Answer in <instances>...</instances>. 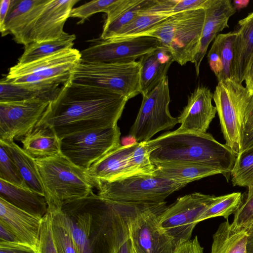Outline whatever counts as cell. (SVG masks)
I'll return each instance as SVG.
<instances>
[{
    "label": "cell",
    "mask_w": 253,
    "mask_h": 253,
    "mask_svg": "<svg viewBox=\"0 0 253 253\" xmlns=\"http://www.w3.org/2000/svg\"><path fill=\"white\" fill-rule=\"evenodd\" d=\"M128 100L107 89L70 79L61 86L38 125L48 126L60 140L77 133L114 127Z\"/></svg>",
    "instance_id": "1"
},
{
    "label": "cell",
    "mask_w": 253,
    "mask_h": 253,
    "mask_svg": "<svg viewBox=\"0 0 253 253\" xmlns=\"http://www.w3.org/2000/svg\"><path fill=\"white\" fill-rule=\"evenodd\" d=\"M152 163L155 166L195 164L223 170L227 180L237 155L210 133L177 129L163 133L146 142Z\"/></svg>",
    "instance_id": "2"
},
{
    "label": "cell",
    "mask_w": 253,
    "mask_h": 253,
    "mask_svg": "<svg viewBox=\"0 0 253 253\" xmlns=\"http://www.w3.org/2000/svg\"><path fill=\"white\" fill-rule=\"evenodd\" d=\"M114 205L92 193L63 206L78 253H114Z\"/></svg>",
    "instance_id": "3"
},
{
    "label": "cell",
    "mask_w": 253,
    "mask_h": 253,
    "mask_svg": "<svg viewBox=\"0 0 253 253\" xmlns=\"http://www.w3.org/2000/svg\"><path fill=\"white\" fill-rule=\"evenodd\" d=\"M35 161L48 212L62 210L65 204L93 193L94 183L88 170L75 165L61 153Z\"/></svg>",
    "instance_id": "4"
},
{
    "label": "cell",
    "mask_w": 253,
    "mask_h": 253,
    "mask_svg": "<svg viewBox=\"0 0 253 253\" xmlns=\"http://www.w3.org/2000/svg\"><path fill=\"white\" fill-rule=\"evenodd\" d=\"M205 18L204 9L175 13L139 36L157 39L181 66L193 62L198 51Z\"/></svg>",
    "instance_id": "5"
},
{
    "label": "cell",
    "mask_w": 253,
    "mask_h": 253,
    "mask_svg": "<svg viewBox=\"0 0 253 253\" xmlns=\"http://www.w3.org/2000/svg\"><path fill=\"white\" fill-rule=\"evenodd\" d=\"M100 197L134 204H158L187 184L154 174H135L112 181H95Z\"/></svg>",
    "instance_id": "6"
},
{
    "label": "cell",
    "mask_w": 253,
    "mask_h": 253,
    "mask_svg": "<svg viewBox=\"0 0 253 253\" xmlns=\"http://www.w3.org/2000/svg\"><path fill=\"white\" fill-rule=\"evenodd\" d=\"M138 61L79 63L71 73L76 83L103 87L128 100L141 94Z\"/></svg>",
    "instance_id": "7"
},
{
    "label": "cell",
    "mask_w": 253,
    "mask_h": 253,
    "mask_svg": "<svg viewBox=\"0 0 253 253\" xmlns=\"http://www.w3.org/2000/svg\"><path fill=\"white\" fill-rule=\"evenodd\" d=\"M251 97L242 84L232 79L218 82L213 93L225 144L237 156L241 151L243 118Z\"/></svg>",
    "instance_id": "8"
},
{
    "label": "cell",
    "mask_w": 253,
    "mask_h": 253,
    "mask_svg": "<svg viewBox=\"0 0 253 253\" xmlns=\"http://www.w3.org/2000/svg\"><path fill=\"white\" fill-rule=\"evenodd\" d=\"M166 203L139 204L130 213L128 228L133 253H173L175 250L174 242L158 223Z\"/></svg>",
    "instance_id": "9"
},
{
    "label": "cell",
    "mask_w": 253,
    "mask_h": 253,
    "mask_svg": "<svg viewBox=\"0 0 253 253\" xmlns=\"http://www.w3.org/2000/svg\"><path fill=\"white\" fill-rule=\"evenodd\" d=\"M219 197L195 192L179 197L159 215L160 228L176 247L191 240L199 217Z\"/></svg>",
    "instance_id": "10"
},
{
    "label": "cell",
    "mask_w": 253,
    "mask_h": 253,
    "mask_svg": "<svg viewBox=\"0 0 253 253\" xmlns=\"http://www.w3.org/2000/svg\"><path fill=\"white\" fill-rule=\"evenodd\" d=\"M170 94L168 76L149 93L143 96L136 118L129 131L137 142H147L160 131L169 129L178 124L177 118L169 111Z\"/></svg>",
    "instance_id": "11"
},
{
    "label": "cell",
    "mask_w": 253,
    "mask_h": 253,
    "mask_svg": "<svg viewBox=\"0 0 253 253\" xmlns=\"http://www.w3.org/2000/svg\"><path fill=\"white\" fill-rule=\"evenodd\" d=\"M119 126L75 133L60 140V152L75 165L88 170L96 162L120 147Z\"/></svg>",
    "instance_id": "12"
},
{
    "label": "cell",
    "mask_w": 253,
    "mask_h": 253,
    "mask_svg": "<svg viewBox=\"0 0 253 253\" xmlns=\"http://www.w3.org/2000/svg\"><path fill=\"white\" fill-rule=\"evenodd\" d=\"M160 42L150 36L126 39H99L81 51L83 63H122L135 61L160 46Z\"/></svg>",
    "instance_id": "13"
},
{
    "label": "cell",
    "mask_w": 253,
    "mask_h": 253,
    "mask_svg": "<svg viewBox=\"0 0 253 253\" xmlns=\"http://www.w3.org/2000/svg\"><path fill=\"white\" fill-rule=\"evenodd\" d=\"M50 103L39 98L0 102V140L20 139L39 124Z\"/></svg>",
    "instance_id": "14"
},
{
    "label": "cell",
    "mask_w": 253,
    "mask_h": 253,
    "mask_svg": "<svg viewBox=\"0 0 253 253\" xmlns=\"http://www.w3.org/2000/svg\"><path fill=\"white\" fill-rule=\"evenodd\" d=\"M79 0H45L42 7L29 26L22 44L58 39L66 33L65 22L70 17Z\"/></svg>",
    "instance_id": "15"
},
{
    "label": "cell",
    "mask_w": 253,
    "mask_h": 253,
    "mask_svg": "<svg viewBox=\"0 0 253 253\" xmlns=\"http://www.w3.org/2000/svg\"><path fill=\"white\" fill-rule=\"evenodd\" d=\"M81 62V51L74 48L59 51L52 55L24 64L10 67L5 77L11 80L18 77L34 74L47 79L68 81L71 73Z\"/></svg>",
    "instance_id": "16"
},
{
    "label": "cell",
    "mask_w": 253,
    "mask_h": 253,
    "mask_svg": "<svg viewBox=\"0 0 253 253\" xmlns=\"http://www.w3.org/2000/svg\"><path fill=\"white\" fill-rule=\"evenodd\" d=\"M213 93L207 87L199 86L188 96V102L177 117L181 124L177 129L206 133L217 110L212 104Z\"/></svg>",
    "instance_id": "17"
},
{
    "label": "cell",
    "mask_w": 253,
    "mask_h": 253,
    "mask_svg": "<svg viewBox=\"0 0 253 253\" xmlns=\"http://www.w3.org/2000/svg\"><path fill=\"white\" fill-rule=\"evenodd\" d=\"M204 10L205 18L199 47L193 62L197 76L210 43L220 32L229 27V18L236 11L230 0H209Z\"/></svg>",
    "instance_id": "18"
},
{
    "label": "cell",
    "mask_w": 253,
    "mask_h": 253,
    "mask_svg": "<svg viewBox=\"0 0 253 253\" xmlns=\"http://www.w3.org/2000/svg\"><path fill=\"white\" fill-rule=\"evenodd\" d=\"M42 217L26 212L0 198V221L20 242L38 251Z\"/></svg>",
    "instance_id": "19"
},
{
    "label": "cell",
    "mask_w": 253,
    "mask_h": 253,
    "mask_svg": "<svg viewBox=\"0 0 253 253\" xmlns=\"http://www.w3.org/2000/svg\"><path fill=\"white\" fill-rule=\"evenodd\" d=\"M137 143L120 146L94 163L88 170L93 182H109L130 176L129 156Z\"/></svg>",
    "instance_id": "20"
},
{
    "label": "cell",
    "mask_w": 253,
    "mask_h": 253,
    "mask_svg": "<svg viewBox=\"0 0 253 253\" xmlns=\"http://www.w3.org/2000/svg\"><path fill=\"white\" fill-rule=\"evenodd\" d=\"M176 0H152L148 5L139 11L130 24L112 39L139 37L174 14L173 7Z\"/></svg>",
    "instance_id": "21"
},
{
    "label": "cell",
    "mask_w": 253,
    "mask_h": 253,
    "mask_svg": "<svg viewBox=\"0 0 253 253\" xmlns=\"http://www.w3.org/2000/svg\"><path fill=\"white\" fill-rule=\"evenodd\" d=\"M237 31L218 34L208 54L210 67L218 82L235 80V42Z\"/></svg>",
    "instance_id": "22"
},
{
    "label": "cell",
    "mask_w": 253,
    "mask_h": 253,
    "mask_svg": "<svg viewBox=\"0 0 253 253\" xmlns=\"http://www.w3.org/2000/svg\"><path fill=\"white\" fill-rule=\"evenodd\" d=\"M45 0H11L6 18L0 27L2 36L10 34L15 41L22 44L24 36Z\"/></svg>",
    "instance_id": "23"
},
{
    "label": "cell",
    "mask_w": 253,
    "mask_h": 253,
    "mask_svg": "<svg viewBox=\"0 0 253 253\" xmlns=\"http://www.w3.org/2000/svg\"><path fill=\"white\" fill-rule=\"evenodd\" d=\"M173 61L170 52L162 45L139 58L140 85L142 96L149 93L167 76Z\"/></svg>",
    "instance_id": "24"
},
{
    "label": "cell",
    "mask_w": 253,
    "mask_h": 253,
    "mask_svg": "<svg viewBox=\"0 0 253 253\" xmlns=\"http://www.w3.org/2000/svg\"><path fill=\"white\" fill-rule=\"evenodd\" d=\"M0 198L26 212L41 217L48 212V205L43 195L0 179Z\"/></svg>",
    "instance_id": "25"
},
{
    "label": "cell",
    "mask_w": 253,
    "mask_h": 253,
    "mask_svg": "<svg viewBox=\"0 0 253 253\" xmlns=\"http://www.w3.org/2000/svg\"><path fill=\"white\" fill-rule=\"evenodd\" d=\"M23 150L34 159L53 157L60 153V140L45 125H37L20 139Z\"/></svg>",
    "instance_id": "26"
},
{
    "label": "cell",
    "mask_w": 253,
    "mask_h": 253,
    "mask_svg": "<svg viewBox=\"0 0 253 253\" xmlns=\"http://www.w3.org/2000/svg\"><path fill=\"white\" fill-rule=\"evenodd\" d=\"M235 42V80L242 84L253 54V12L238 22Z\"/></svg>",
    "instance_id": "27"
},
{
    "label": "cell",
    "mask_w": 253,
    "mask_h": 253,
    "mask_svg": "<svg viewBox=\"0 0 253 253\" xmlns=\"http://www.w3.org/2000/svg\"><path fill=\"white\" fill-rule=\"evenodd\" d=\"M154 175L187 184L201 178L225 172L211 167L195 164H172L155 166Z\"/></svg>",
    "instance_id": "28"
},
{
    "label": "cell",
    "mask_w": 253,
    "mask_h": 253,
    "mask_svg": "<svg viewBox=\"0 0 253 253\" xmlns=\"http://www.w3.org/2000/svg\"><path fill=\"white\" fill-rule=\"evenodd\" d=\"M0 143L10 154L27 187L44 196L35 159L27 154L14 141L0 140Z\"/></svg>",
    "instance_id": "29"
},
{
    "label": "cell",
    "mask_w": 253,
    "mask_h": 253,
    "mask_svg": "<svg viewBox=\"0 0 253 253\" xmlns=\"http://www.w3.org/2000/svg\"><path fill=\"white\" fill-rule=\"evenodd\" d=\"M248 231L237 229L228 220L213 235L211 253H247Z\"/></svg>",
    "instance_id": "30"
},
{
    "label": "cell",
    "mask_w": 253,
    "mask_h": 253,
    "mask_svg": "<svg viewBox=\"0 0 253 253\" xmlns=\"http://www.w3.org/2000/svg\"><path fill=\"white\" fill-rule=\"evenodd\" d=\"M76 39L75 35L66 33L58 39L31 43L25 46L24 51L18 59L17 64L28 63L59 51L73 48Z\"/></svg>",
    "instance_id": "31"
},
{
    "label": "cell",
    "mask_w": 253,
    "mask_h": 253,
    "mask_svg": "<svg viewBox=\"0 0 253 253\" xmlns=\"http://www.w3.org/2000/svg\"><path fill=\"white\" fill-rule=\"evenodd\" d=\"M138 204L115 201L114 253H133L128 233V218Z\"/></svg>",
    "instance_id": "32"
},
{
    "label": "cell",
    "mask_w": 253,
    "mask_h": 253,
    "mask_svg": "<svg viewBox=\"0 0 253 253\" xmlns=\"http://www.w3.org/2000/svg\"><path fill=\"white\" fill-rule=\"evenodd\" d=\"M151 1L132 0L127 6L116 15L110 19H106L100 39L108 40L114 38L133 21L140 10L148 5Z\"/></svg>",
    "instance_id": "33"
},
{
    "label": "cell",
    "mask_w": 253,
    "mask_h": 253,
    "mask_svg": "<svg viewBox=\"0 0 253 253\" xmlns=\"http://www.w3.org/2000/svg\"><path fill=\"white\" fill-rule=\"evenodd\" d=\"M39 98L52 101L55 97L36 86L12 83L5 77L0 81V102H12Z\"/></svg>",
    "instance_id": "34"
},
{
    "label": "cell",
    "mask_w": 253,
    "mask_h": 253,
    "mask_svg": "<svg viewBox=\"0 0 253 253\" xmlns=\"http://www.w3.org/2000/svg\"><path fill=\"white\" fill-rule=\"evenodd\" d=\"M50 213L53 238L58 253H78L71 231L65 221L62 210Z\"/></svg>",
    "instance_id": "35"
},
{
    "label": "cell",
    "mask_w": 253,
    "mask_h": 253,
    "mask_svg": "<svg viewBox=\"0 0 253 253\" xmlns=\"http://www.w3.org/2000/svg\"><path fill=\"white\" fill-rule=\"evenodd\" d=\"M230 176L234 186L249 187L253 185V146L237 155Z\"/></svg>",
    "instance_id": "36"
},
{
    "label": "cell",
    "mask_w": 253,
    "mask_h": 253,
    "mask_svg": "<svg viewBox=\"0 0 253 253\" xmlns=\"http://www.w3.org/2000/svg\"><path fill=\"white\" fill-rule=\"evenodd\" d=\"M242 197L240 192L220 196L219 199L203 213L198 219V222L217 216H222L227 219L229 216L238 208Z\"/></svg>",
    "instance_id": "37"
},
{
    "label": "cell",
    "mask_w": 253,
    "mask_h": 253,
    "mask_svg": "<svg viewBox=\"0 0 253 253\" xmlns=\"http://www.w3.org/2000/svg\"><path fill=\"white\" fill-rule=\"evenodd\" d=\"M131 175L135 174H154L155 166L150 159L146 142H137L129 156Z\"/></svg>",
    "instance_id": "38"
},
{
    "label": "cell",
    "mask_w": 253,
    "mask_h": 253,
    "mask_svg": "<svg viewBox=\"0 0 253 253\" xmlns=\"http://www.w3.org/2000/svg\"><path fill=\"white\" fill-rule=\"evenodd\" d=\"M119 0H92L79 6L73 8L70 17L77 18L80 21L78 24H83L92 15L105 12L109 14L113 9Z\"/></svg>",
    "instance_id": "39"
},
{
    "label": "cell",
    "mask_w": 253,
    "mask_h": 253,
    "mask_svg": "<svg viewBox=\"0 0 253 253\" xmlns=\"http://www.w3.org/2000/svg\"><path fill=\"white\" fill-rule=\"evenodd\" d=\"M248 188L246 196L242 197L231 223L234 227L247 231L253 227V185Z\"/></svg>",
    "instance_id": "40"
},
{
    "label": "cell",
    "mask_w": 253,
    "mask_h": 253,
    "mask_svg": "<svg viewBox=\"0 0 253 253\" xmlns=\"http://www.w3.org/2000/svg\"><path fill=\"white\" fill-rule=\"evenodd\" d=\"M0 179L19 186L28 188L10 154L0 143Z\"/></svg>",
    "instance_id": "41"
},
{
    "label": "cell",
    "mask_w": 253,
    "mask_h": 253,
    "mask_svg": "<svg viewBox=\"0 0 253 253\" xmlns=\"http://www.w3.org/2000/svg\"><path fill=\"white\" fill-rule=\"evenodd\" d=\"M38 252L39 253H58L52 233L51 216L48 212L42 217Z\"/></svg>",
    "instance_id": "42"
},
{
    "label": "cell",
    "mask_w": 253,
    "mask_h": 253,
    "mask_svg": "<svg viewBox=\"0 0 253 253\" xmlns=\"http://www.w3.org/2000/svg\"><path fill=\"white\" fill-rule=\"evenodd\" d=\"M0 253H39L32 247L22 243L0 242Z\"/></svg>",
    "instance_id": "43"
},
{
    "label": "cell",
    "mask_w": 253,
    "mask_h": 253,
    "mask_svg": "<svg viewBox=\"0 0 253 253\" xmlns=\"http://www.w3.org/2000/svg\"><path fill=\"white\" fill-rule=\"evenodd\" d=\"M209 0H177L173 7L174 13L198 9H204Z\"/></svg>",
    "instance_id": "44"
},
{
    "label": "cell",
    "mask_w": 253,
    "mask_h": 253,
    "mask_svg": "<svg viewBox=\"0 0 253 253\" xmlns=\"http://www.w3.org/2000/svg\"><path fill=\"white\" fill-rule=\"evenodd\" d=\"M203 250L196 236L194 239L177 246L173 253H203Z\"/></svg>",
    "instance_id": "45"
},
{
    "label": "cell",
    "mask_w": 253,
    "mask_h": 253,
    "mask_svg": "<svg viewBox=\"0 0 253 253\" xmlns=\"http://www.w3.org/2000/svg\"><path fill=\"white\" fill-rule=\"evenodd\" d=\"M253 128V95L246 108L243 118V132H246Z\"/></svg>",
    "instance_id": "46"
},
{
    "label": "cell",
    "mask_w": 253,
    "mask_h": 253,
    "mask_svg": "<svg viewBox=\"0 0 253 253\" xmlns=\"http://www.w3.org/2000/svg\"><path fill=\"white\" fill-rule=\"evenodd\" d=\"M244 81L250 94L253 95V54L246 70Z\"/></svg>",
    "instance_id": "47"
},
{
    "label": "cell",
    "mask_w": 253,
    "mask_h": 253,
    "mask_svg": "<svg viewBox=\"0 0 253 253\" xmlns=\"http://www.w3.org/2000/svg\"><path fill=\"white\" fill-rule=\"evenodd\" d=\"M0 242L21 243L11 231L0 221Z\"/></svg>",
    "instance_id": "48"
},
{
    "label": "cell",
    "mask_w": 253,
    "mask_h": 253,
    "mask_svg": "<svg viewBox=\"0 0 253 253\" xmlns=\"http://www.w3.org/2000/svg\"><path fill=\"white\" fill-rule=\"evenodd\" d=\"M253 146V128L244 132L241 141V151ZM240 151V152H241Z\"/></svg>",
    "instance_id": "49"
},
{
    "label": "cell",
    "mask_w": 253,
    "mask_h": 253,
    "mask_svg": "<svg viewBox=\"0 0 253 253\" xmlns=\"http://www.w3.org/2000/svg\"><path fill=\"white\" fill-rule=\"evenodd\" d=\"M11 0H1L0 4V27H1L6 18L11 5Z\"/></svg>",
    "instance_id": "50"
},
{
    "label": "cell",
    "mask_w": 253,
    "mask_h": 253,
    "mask_svg": "<svg viewBox=\"0 0 253 253\" xmlns=\"http://www.w3.org/2000/svg\"><path fill=\"white\" fill-rule=\"evenodd\" d=\"M247 244V253H253V227L248 231Z\"/></svg>",
    "instance_id": "51"
},
{
    "label": "cell",
    "mask_w": 253,
    "mask_h": 253,
    "mask_svg": "<svg viewBox=\"0 0 253 253\" xmlns=\"http://www.w3.org/2000/svg\"><path fill=\"white\" fill-rule=\"evenodd\" d=\"M249 1V0H234L233 5L236 9L246 7Z\"/></svg>",
    "instance_id": "52"
}]
</instances>
